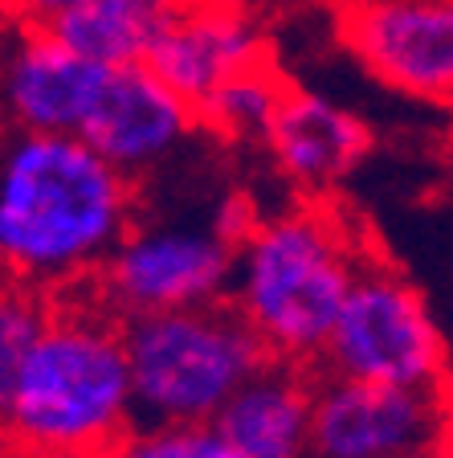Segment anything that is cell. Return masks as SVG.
<instances>
[{"label":"cell","mask_w":453,"mask_h":458,"mask_svg":"<svg viewBox=\"0 0 453 458\" xmlns=\"http://www.w3.org/2000/svg\"><path fill=\"white\" fill-rule=\"evenodd\" d=\"M139 217V184L82 135L13 131L0 160V258L41 295L90 291Z\"/></svg>","instance_id":"1"},{"label":"cell","mask_w":453,"mask_h":458,"mask_svg":"<svg viewBox=\"0 0 453 458\" xmlns=\"http://www.w3.org/2000/svg\"><path fill=\"white\" fill-rule=\"evenodd\" d=\"M0 413L13 458H106L139 426L123 319L95 291L62 295L38 344L0 377Z\"/></svg>","instance_id":"2"},{"label":"cell","mask_w":453,"mask_h":458,"mask_svg":"<svg viewBox=\"0 0 453 458\" xmlns=\"http://www.w3.org/2000/svg\"><path fill=\"white\" fill-rule=\"evenodd\" d=\"M372 254L327 205L298 200L257 217L237 246L229 303L257 332L270 360L319 372L351 286Z\"/></svg>","instance_id":"3"},{"label":"cell","mask_w":453,"mask_h":458,"mask_svg":"<svg viewBox=\"0 0 453 458\" xmlns=\"http://www.w3.org/2000/svg\"><path fill=\"white\" fill-rule=\"evenodd\" d=\"M262 213L246 192H217L197 209L147 213L95 278V299L119 319L225 303L233 283L237 246Z\"/></svg>","instance_id":"4"},{"label":"cell","mask_w":453,"mask_h":458,"mask_svg":"<svg viewBox=\"0 0 453 458\" xmlns=\"http://www.w3.org/2000/svg\"><path fill=\"white\" fill-rule=\"evenodd\" d=\"M139 426H213L237 389L270 364L233 303L123 319Z\"/></svg>","instance_id":"5"},{"label":"cell","mask_w":453,"mask_h":458,"mask_svg":"<svg viewBox=\"0 0 453 458\" xmlns=\"http://www.w3.org/2000/svg\"><path fill=\"white\" fill-rule=\"evenodd\" d=\"M319 372L364 385L441 389L445 348L425 295L380 258H368L351 286Z\"/></svg>","instance_id":"6"},{"label":"cell","mask_w":453,"mask_h":458,"mask_svg":"<svg viewBox=\"0 0 453 458\" xmlns=\"http://www.w3.org/2000/svg\"><path fill=\"white\" fill-rule=\"evenodd\" d=\"M445 389H397L319 372L306 458H429L449 450Z\"/></svg>","instance_id":"7"},{"label":"cell","mask_w":453,"mask_h":458,"mask_svg":"<svg viewBox=\"0 0 453 458\" xmlns=\"http://www.w3.org/2000/svg\"><path fill=\"white\" fill-rule=\"evenodd\" d=\"M343 41L376 82L453 103V0H372L343 13Z\"/></svg>","instance_id":"8"},{"label":"cell","mask_w":453,"mask_h":458,"mask_svg":"<svg viewBox=\"0 0 453 458\" xmlns=\"http://www.w3.org/2000/svg\"><path fill=\"white\" fill-rule=\"evenodd\" d=\"M114 70L70 49L49 29L13 21L4 54V114L13 131L86 135Z\"/></svg>","instance_id":"9"},{"label":"cell","mask_w":453,"mask_h":458,"mask_svg":"<svg viewBox=\"0 0 453 458\" xmlns=\"http://www.w3.org/2000/svg\"><path fill=\"white\" fill-rule=\"evenodd\" d=\"M200 131V114L184 95H176L147 62L119 66L106 82L95 119L82 140H90L114 168L135 184L184 160Z\"/></svg>","instance_id":"10"},{"label":"cell","mask_w":453,"mask_h":458,"mask_svg":"<svg viewBox=\"0 0 453 458\" xmlns=\"http://www.w3.org/2000/svg\"><path fill=\"white\" fill-rule=\"evenodd\" d=\"M262 62V29L233 0H184L147 54V66L192 106Z\"/></svg>","instance_id":"11"},{"label":"cell","mask_w":453,"mask_h":458,"mask_svg":"<svg viewBox=\"0 0 453 458\" xmlns=\"http://www.w3.org/2000/svg\"><path fill=\"white\" fill-rule=\"evenodd\" d=\"M368 143L372 131L356 111L290 86L265 135V152L302 197H327L359 168Z\"/></svg>","instance_id":"12"},{"label":"cell","mask_w":453,"mask_h":458,"mask_svg":"<svg viewBox=\"0 0 453 458\" xmlns=\"http://www.w3.org/2000/svg\"><path fill=\"white\" fill-rule=\"evenodd\" d=\"M319 372L270 360L249 377L213 426L246 458H306Z\"/></svg>","instance_id":"13"},{"label":"cell","mask_w":453,"mask_h":458,"mask_svg":"<svg viewBox=\"0 0 453 458\" xmlns=\"http://www.w3.org/2000/svg\"><path fill=\"white\" fill-rule=\"evenodd\" d=\"M180 4L184 0H86L74 13L41 29L111 70L139 66L147 62L151 46L160 41L164 25L176 17Z\"/></svg>","instance_id":"14"},{"label":"cell","mask_w":453,"mask_h":458,"mask_svg":"<svg viewBox=\"0 0 453 458\" xmlns=\"http://www.w3.org/2000/svg\"><path fill=\"white\" fill-rule=\"evenodd\" d=\"M286 90H290V82H286L270 62L241 70V74L229 78L221 90H213V95L197 106L200 131L221 143H249V140L265 143Z\"/></svg>","instance_id":"15"},{"label":"cell","mask_w":453,"mask_h":458,"mask_svg":"<svg viewBox=\"0 0 453 458\" xmlns=\"http://www.w3.org/2000/svg\"><path fill=\"white\" fill-rule=\"evenodd\" d=\"M106 458H246L217 426H135Z\"/></svg>","instance_id":"16"},{"label":"cell","mask_w":453,"mask_h":458,"mask_svg":"<svg viewBox=\"0 0 453 458\" xmlns=\"http://www.w3.org/2000/svg\"><path fill=\"white\" fill-rule=\"evenodd\" d=\"M54 295L9 283V291L0 299V377H9L21 364V356L38 344V335L46 332L49 315H54Z\"/></svg>","instance_id":"17"},{"label":"cell","mask_w":453,"mask_h":458,"mask_svg":"<svg viewBox=\"0 0 453 458\" xmlns=\"http://www.w3.org/2000/svg\"><path fill=\"white\" fill-rule=\"evenodd\" d=\"M78 4H86V0H25L17 21H29V25H49V21L74 13Z\"/></svg>","instance_id":"18"},{"label":"cell","mask_w":453,"mask_h":458,"mask_svg":"<svg viewBox=\"0 0 453 458\" xmlns=\"http://www.w3.org/2000/svg\"><path fill=\"white\" fill-rule=\"evenodd\" d=\"M335 9H343V13H351V9H364V4H372V0H331Z\"/></svg>","instance_id":"19"},{"label":"cell","mask_w":453,"mask_h":458,"mask_svg":"<svg viewBox=\"0 0 453 458\" xmlns=\"http://www.w3.org/2000/svg\"><path fill=\"white\" fill-rule=\"evenodd\" d=\"M21 4H25V0H4V13H9V21L21 17Z\"/></svg>","instance_id":"20"},{"label":"cell","mask_w":453,"mask_h":458,"mask_svg":"<svg viewBox=\"0 0 453 458\" xmlns=\"http://www.w3.org/2000/svg\"><path fill=\"white\" fill-rule=\"evenodd\" d=\"M429 458H453V454H449V450H441V454H429Z\"/></svg>","instance_id":"21"},{"label":"cell","mask_w":453,"mask_h":458,"mask_svg":"<svg viewBox=\"0 0 453 458\" xmlns=\"http://www.w3.org/2000/svg\"><path fill=\"white\" fill-rule=\"evenodd\" d=\"M449 454H453V438H449Z\"/></svg>","instance_id":"22"}]
</instances>
